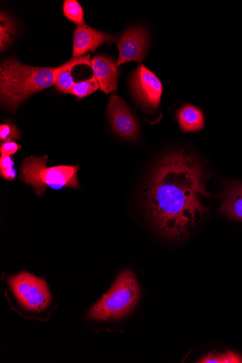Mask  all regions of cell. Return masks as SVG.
<instances>
[{
	"mask_svg": "<svg viewBox=\"0 0 242 363\" xmlns=\"http://www.w3.org/2000/svg\"><path fill=\"white\" fill-rule=\"evenodd\" d=\"M209 175L200 160L184 150L166 155L145 186L146 212L159 232L170 240H183L201 225L209 208L202 197H209Z\"/></svg>",
	"mask_w": 242,
	"mask_h": 363,
	"instance_id": "obj_1",
	"label": "cell"
},
{
	"mask_svg": "<svg viewBox=\"0 0 242 363\" xmlns=\"http://www.w3.org/2000/svg\"><path fill=\"white\" fill-rule=\"evenodd\" d=\"M64 64L57 68L33 67L15 57L0 66V97L3 106L15 111L33 94L55 85Z\"/></svg>",
	"mask_w": 242,
	"mask_h": 363,
	"instance_id": "obj_2",
	"label": "cell"
},
{
	"mask_svg": "<svg viewBox=\"0 0 242 363\" xmlns=\"http://www.w3.org/2000/svg\"><path fill=\"white\" fill-rule=\"evenodd\" d=\"M48 157L31 156L22 162L20 179L43 196L47 187L59 190L63 187L80 188L77 179L79 166H59L48 168Z\"/></svg>",
	"mask_w": 242,
	"mask_h": 363,
	"instance_id": "obj_3",
	"label": "cell"
},
{
	"mask_svg": "<svg viewBox=\"0 0 242 363\" xmlns=\"http://www.w3.org/2000/svg\"><path fill=\"white\" fill-rule=\"evenodd\" d=\"M139 298V286L134 274L131 271H124L108 293L92 308L89 317L97 320L123 318L132 311Z\"/></svg>",
	"mask_w": 242,
	"mask_h": 363,
	"instance_id": "obj_4",
	"label": "cell"
},
{
	"mask_svg": "<svg viewBox=\"0 0 242 363\" xmlns=\"http://www.w3.org/2000/svg\"><path fill=\"white\" fill-rule=\"evenodd\" d=\"M9 283L16 298L25 309L40 312L50 306L51 296L43 279L23 272L10 279Z\"/></svg>",
	"mask_w": 242,
	"mask_h": 363,
	"instance_id": "obj_5",
	"label": "cell"
},
{
	"mask_svg": "<svg viewBox=\"0 0 242 363\" xmlns=\"http://www.w3.org/2000/svg\"><path fill=\"white\" fill-rule=\"evenodd\" d=\"M130 87L136 101L144 108L150 111L159 108L163 84L144 65H141L131 73Z\"/></svg>",
	"mask_w": 242,
	"mask_h": 363,
	"instance_id": "obj_6",
	"label": "cell"
},
{
	"mask_svg": "<svg viewBox=\"0 0 242 363\" xmlns=\"http://www.w3.org/2000/svg\"><path fill=\"white\" fill-rule=\"evenodd\" d=\"M117 46L119 57L116 65L136 61L142 62L146 57L149 46V37L147 30L142 26L128 28L121 36Z\"/></svg>",
	"mask_w": 242,
	"mask_h": 363,
	"instance_id": "obj_7",
	"label": "cell"
},
{
	"mask_svg": "<svg viewBox=\"0 0 242 363\" xmlns=\"http://www.w3.org/2000/svg\"><path fill=\"white\" fill-rule=\"evenodd\" d=\"M108 113L111 125L121 138L133 141L139 136V125L126 104L117 94L110 99Z\"/></svg>",
	"mask_w": 242,
	"mask_h": 363,
	"instance_id": "obj_8",
	"label": "cell"
},
{
	"mask_svg": "<svg viewBox=\"0 0 242 363\" xmlns=\"http://www.w3.org/2000/svg\"><path fill=\"white\" fill-rule=\"evenodd\" d=\"M116 41V35L106 34L87 25L78 26L74 33L73 58L83 57L104 44L111 45Z\"/></svg>",
	"mask_w": 242,
	"mask_h": 363,
	"instance_id": "obj_9",
	"label": "cell"
},
{
	"mask_svg": "<svg viewBox=\"0 0 242 363\" xmlns=\"http://www.w3.org/2000/svg\"><path fill=\"white\" fill-rule=\"evenodd\" d=\"M94 77L99 89L106 94L117 90L120 69L116 62L107 55H97L91 60Z\"/></svg>",
	"mask_w": 242,
	"mask_h": 363,
	"instance_id": "obj_10",
	"label": "cell"
},
{
	"mask_svg": "<svg viewBox=\"0 0 242 363\" xmlns=\"http://www.w3.org/2000/svg\"><path fill=\"white\" fill-rule=\"evenodd\" d=\"M223 202L218 211L227 218L242 221V184L230 182L219 196Z\"/></svg>",
	"mask_w": 242,
	"mask_h": 363,
	"instance_id": "obj_11",
	"label": "cell"
},
{
	"mask_svg": "<svg viewBox=\"0 0 242 363\" xmlns=\"http://www.w3.org/2000/svg\"><path fill=\"white\" fill-rule=\"evenodd\" d=\"M177 118L180 127L185 133L199 131L204 126L202 111L192 105L182 107L177 114Z\"/></svg>",
	"mask_w": 242,
	"mask_h": 363,
	"instance_id": "obj_12",
	"label": "cell"
},
{
	"mask_svg": "<svg viewBox=\"0 0 242 363\" xmlns=\"http://www.w3.org/2000/svg\"><path fill=\"white\" fill-rule=\"evenodd\" d=\"M87 65L91 66L90 54L81 57L72 58L64 63L63 69L57 75L55 86L57 89L63 94H70L76 82L72 75V69L75 66Z\"/></svg>",
	"mask_w": 242,
	"mask_h": 363,
	"instance_id": "obj_13",
	"label": "cell"
},
{
	"mask_svg": "<svg viewBox=\"0 0 242 363\" xmlns=\"http://www.w3.org/2000/svg\"><path fill=\"white\" fill-rule=\"evenodd\" d=\"M0 20V48L4 51L11 44L16 28L15 22L6 13H2Z\"/></svg>",
	"mask_w": 242,
	"mask_h": 363,
	"instance_id": "obj_14",
	"label": "cell"
},
{
	"mask_svg": "<svg viewBox=\"0 0 242 363\" xmlns=\"http://www.w3.org/2000/svg\"><path fill=\"white\" fill-rule=\"evenodd\" d=\"M63 14L68 19L78 26L87 25L82 7L77 0H65L63 4Z\"/></svg>",
	"mask_w": 242,
	"mask_h": 363,
	"instance_id": "obj_15",
	"label": "cell"
},
{
	"mask_svg": "<svg viewBox=\"0 0 242 363\" xmlns=\"http://www.w3.org/2000/svg\"><path fill=\"white\" fill-rule=\"evenodd\" d=\"M99 89V85L94 77L75 84L70 94L78 99L89 96Z\"/></svg>",
	"mask_w": 242,
	"mask_h": 363,
	"instance_id": "obj_16",
	"label": "cell"
},
{
	"mask_svg": "<svg viewBox=\"0 0 242 363\" xmlns=\"http://www.w3.org/2000/svg\"><path fill=\"white\" fill-rule=\"evenodd\" d=\"M21 139V131L14 124H2L0 125V140L11 142Z\"/></svg>",
	"mask_w": 242,
	"mask_h": 363,
	"instance_id": "obj_17",
	"label": "cell"
},
{
	"mask_svg": "<svg viewBox=\"0 0 242 363\" xmlns=\"http://www.w3.org/2000/svg\"><path fill=\"white\" fill-rule=\"evenodd\" d=\"M21 147L14 142H5L1 143V151L2 156H11L16 153Z\"/></svg>",
	"mask_w": 242,
	"mask_h": 363,
	"instance_id": "obj_18",
	"label": "cell"
},
{
	"mask_svg": "<svg viewBox=\"0 0 242 363\" xmlns=\"http://www.w3.org/2000/svg\"><path fill=\"white\" fill-rule=\"evenodd\" d=\"M221 362H242V357L235 352H227L226 353L220 354V363Z\"/></svg>",
	"mask_w": 242,
	"mask_h": 363,
	"instance_id": "obj_19",
	"label": "cell"
},
{
	"mask_svg": "<svg viewBox=\"0 0 242 363\" xmlns=\"http://www.w3.org/2000/svg\"><path fill=\"white\" fill-rule=\"evenodd\" d=\"M14 162L11 156L0 157V171L4 172L13 169Z\"/></svg>",
	"mask_w": 242,
	"mask_h": 363,
	"instance_id": "obj_20",
	"label": "cell"
},
{
	"mask_svg": "<svg viewBox=\"0 0 242 363\" xmlns=\"http://www.w3.org/2000/svg\"><path fill=\"white\" fill-rule=\"evenodd\" d=\"M17 172L15 169L1 172V177L8 181H13L16 177Z\"/></svg>",
	"mask_w": 242,
	"mask_h": 363,
	"instance_id": "obj_21",
	"label": "cell"
}]
</instances>
